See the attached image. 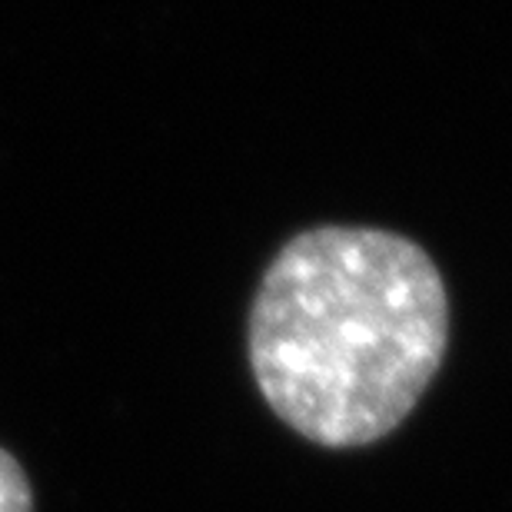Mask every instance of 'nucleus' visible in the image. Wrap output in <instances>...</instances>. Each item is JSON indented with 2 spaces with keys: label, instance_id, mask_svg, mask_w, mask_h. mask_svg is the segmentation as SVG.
I'll return each mask as SVG.
<instances>
[{
  "label": "nucleus",
  "instance_id": "f03ea898",
  "mask_svg": "<svg viewBox=\"0 0 512 512\" xmlns=\"http://www.w3.org/2000/svg\"><path fill=\"white\" fill-rule=\"evenodd\" d=\"M0 512H34L30 483L7 449H0Z\"/></svg>",
  "mask_w": 512,
  "mask_h": 512
},
{
  "label": "nucleus",
  "instance_id": "f257e3e1",
  "mask_svg": "<svg viewBox=\"0 0 512 512\" xmlns=\"http://www.w3.org/2000/svg\"><path fill=\"white\" fill-rule=\"evenodd\" d=\"M449 343L446 283L423 247L370 227H316L266 266L250 366L266 406L323 449L386 439Z\"/></svg>",
  "mask_w": 512,
  "mask_h": 512
}]
</instances>
